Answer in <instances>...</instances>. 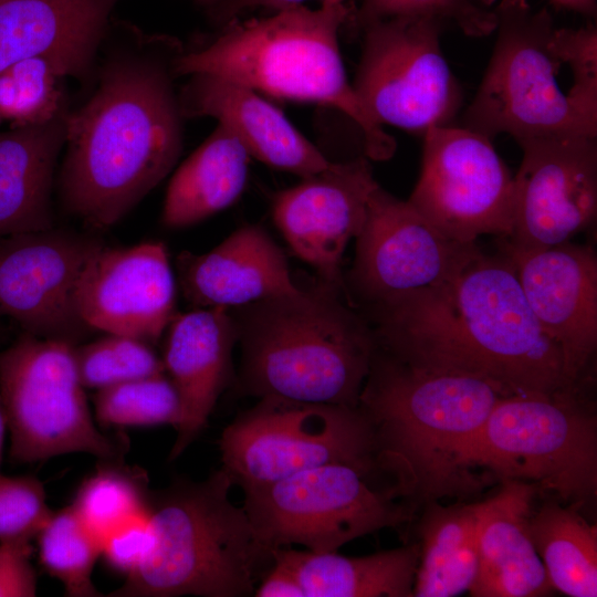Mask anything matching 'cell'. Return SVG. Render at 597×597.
<instances>
[{"mask_svg":"<svg viewBox=\"0 0 597 597\" xmlns=\"http://www.w3.org/2000/svg\"><path fill=\"white\" fill-rule=\"evenodd\" d=\"M184 118L210 116L240 140L250 157L306 178L332 163L284 116L247 86L192 74L178 93Z\"/></svg>","mask_w":597,"mask_h":597,"instance_id":"obj_21","label":"cell"},{"mask_svg":"<svg viewBox=\"0 0 597 597\" xmlns=\"http://www.w3.org/2000/svg\"><path fill=\"white\" fill-rule=\"evenodd\" d=\"M8 432V419L0 391V468L2 462L4 440Z\"/></svg>","mask_w":597,"mask_h":597,"instance_id":"obj_42","label":"cell"},{"mask_svg":"<svg viewBox=\"0 0 597 597\" xmlns=\"http://www.w3.org/2000/svg\"><path fill=\"white\" fill-rule=\"evenodd\" d=\"M175 41L137 38L107 56L92 96L66 118L59 188L65 210L95 230L122 220L182 149Z\"/></svg>","mask_w":597,"mask_h":597,"instance_id":"obj_2","label":"cell"},{"mask_svg":"<svg viewBox=\"0 0 597 597\" xmlns=\"http://www.w3.org/2000/svg\"><path fill=\"white\" fill-rule=\"evenodd\" d=\"M461 462L520 480L583 509L597 494V417L586 392L507 396L467 443Z\"/></svg>","mask_w":597,"mask_h":597,"instance_id":"obj_8","label":"cell"},{"mask_svg":"<svg viewBox=\"0 0 597 597\" xmlns=\"http://www.w3.org/2000/svg\"><path fill=\"white\" fill-rule=\"evenodd\" d=\"M373 474L329 463L243 490L244 509L258 543L269 553L289 545L334 552L386 527H398L416 512Z\"/></svg>","mask_w":597,"mask_h":597,"instance_id":"obj_10","label":"cell"},{"mask_svg":"<svg viewBox=\"0 0 597 597\" xmlns=\"http://www.w3.org/2000/svg\"><path fill=\"white\" fill-rule=\"evenodd\" d=\"M355 239L353 265L344 276L345 298L355 308L434 285L479 248L476 242L448 239L407 200L379 185L370 193Z\"/></svg>","mask_w":597,"mask_h":597,"instance_id":"obj_14","label":"cell"},{"mask_svg":"<svg viewBox=\"0 0 597 597\" xmlns=\"http://www.w3.org/2000/svg\"><path fill=\"white\" fill-rule=\"evenodd\" d=\"M67 114L0 132V240L54 227L51 193Z\"/></svg>","mask_w":597,"mask_h":597,"instance_id":"obj_25","label":"cell"},{"mask_svg":"<svg viewBox=\"0 0 597 597\" xmlns=\"http://www.w3.org/2000/svg\"><path fill=\"white\" fill-rule=\"evenodd\" d=\"M201 1H213V0H201Z\"/></svg>","mask_w":597,"mask_h":597,"instance_id":"obj_43","label":"cell"},{"mask_svg":"<svg viewBox=\"0 0 597 597\" xmlns=\"http://www.w3.org/2000/svg\"><path fill=\"white\" fill-rule=\"evenodd\" d=\"M356 310L377 346L410 365L475 377L504 397L587 390L568 378L502 252L479 247L443 281Z\"/></svg>","mask_w":597,"mask_h":597,"instance_id":"obj_1","label":"cell"},{"mask_svg":"<svg viewBox=\"0 0 597 597\" xmlns=\"http://www.w3.org/2000/svg\"><path fill=\"white\" fill-rule=\"evenodd\" d=\"M502 397L486 381L413 366L376 345L358 407L397 498L416 511L476 492L485 478L464 468L461 454Z\"/></svg>","mask_w":597,"mask_h":597,"instance_id":"obj_3","label":"cell"},{"mask_svg":"<svg viewBox=\"0 0 597 597\" xmlns=\"http://www.w3.org/2000/svg\"><path fill=\"white\" fill-rule=\"evenodd\" d=\"M219 449L221 469L242 491L329 463L379 471L374 431L358 406L263 397L223 429Z\"/></svg>","mask_w":597,"mask_h":597,"instance_id":"obj_9","label":"cell"},{"mask_svg":"<svg viewBox=\"0 0 597 597\" xmlns=\"http://www.w3.org/2000/svg\"><path fill=\"white\" fill-rule=\"evenodd\" d=\"M140 479L119 467H105L84 481L71 505L101 541L125 524L148 514Z\"/></svg>","mask_w":597,"mask_h":597,"instance_id":"obj_33","label":"cell"},{"mask_svg":"<svg viewBox=\"0 0 597 597\" xmlns=\"http://www.w3.org/2000/svg\"><path fill=\"white\" fill-rule=\"evenodd\" d=\"M40 561L71 597H97L92 574L102 555V542L80 520L72 506L51 516L36 535Z\"/></svg>","mask_w":597,"mask_h":597,"instance_id":"obj_31","label":"cell"},{"mask_svg":"<svg viewBox=\"0 0 597 597\" xmlns=\"http://www.w3.org/2000/svg\"><path fill=\"white\" fill-rule=\"evenodd\" d=\"M30 543L0 542V597H33L36 575Z\"/></svg>","mask_w":597,"mask_h":597,"instance_id":"obj_38","label":"cell"},{"mask_svg":"<svg viewBox=\"0 0 597 597\" xmlns=\"http://www.w3.org/2000/svg\"><path fill=\"white\" fill-rule=\"evenodd\" d=\"M495 495L475 503L480 568L473 597H538L552 588L530 534L538 488L502 480Z\"/></svg>","mask_w":597,"mask_h":597,"instance_id":"obj_23","label":"cell"},{"mask_svg":"<svg viewBox=\"0 0 597 597\" xmlns=\"http://www.w3.org/2000/svg\"><path fill=\"white\" fill-rule=\"evenodd\" d=\"M220 468L207 479L177 480L148 505L155 542L143 564L108 596L247 597L272 554L256 541Z\"/></svg>","mask_w":597,"mask_h":597,"instance_id":"obj_6","label":"cell"},{"mask_svg":"<svg viewBox=\"0 0 597 597\" xmlns=\"http://www.w3.org/2000/svg\"><path fill=\"white\" fill-rule=\"evenodd\" d=\"M395 17H425L451 22L465 35L485 36L495 31V0H363L357 22L363 29Z\"/></svg>","mask_w":597,"mask_h":597,"instance_id":"obj_35","label":"cell"},{"mask_svg":"<svg viewBox=\"0 0 597 597\" xmlns=\"http://www.w3.org/2000/svg\"><path fill=\"white\" fill-rule=\"evenodd\" d=\"M74 302L92 329L157 342L176 315V279L165 244H103L83 268Z\"/></svg>","mask_w":597,"mask_h":597,"instance_id":"obj_17","label":"cell"},{"mask_svg":"<svg viewBox=\"0 0 597 597\" xmlns=\"http://www.w3.org/2000/svg\"><path fill=\"white\" fill-rule=\"evenodd\" d=\"M155 542L148 514L114 531L102 542V556L126 576L147 558Z\"/></svg>","mask_w":597,"mask_h":597,"instance_id":"obj_37","label":"cell"},{"mask_svg":"<svg viewBox=\"0 0 597 597\" xmlns=\"http://www.w3.org/2000/svg\"><path fill=\"white\" fill-rule=\"evenodd\" d=\"M75 76L61 59L41 55L21 60L0 72V125L46 123L66 108L62 81Z\"/></svg>","mask_w":597,"mask_h":597,"instance_id":"obj_30","label":"cell"},{"mask_svg":"<svg viewBox=\"0 0 597 597\" xmlns=\"http://www.w3.org/2000/svg\"><path fill=\"white\" fill-rule=\"evenodd\" d=\"M347 15L345 0H326L317 9L301 4L233 22L208 45L178 54L174 70L176 75H212L273 97L337 108L362 130L365 156L387 160L396 142L360 102L341 56L338 31Z\"/></svg>","mask_w":597,"mask_h":597,"instance_id":"obj_5","label":"cell"},{"mask_svg":"<svg viewBox=\"0 0 597 597\" xmlns=\"http://www.w3.org/2000/svg\"><path fill=\"white\" fill-rule=\"evenodd\" d=\"M94 407L97 421L106 426L177 428L182 418L179 392L166 373L96 390Z\"/></svg>","mask_w":597,"mask_h":597,"instance_id":"obj_32","label":"cell"},{"mask_svg":"<svg viewBox=\"0 0 597 597\" xmlns=\"http://www.w3.org/2000/svg\"><path fill=\"white\" fill-rule=\"evenodd\" d=\"M419 552V543L358 557L281 547L272 557L294 574L305 597H410Z\"/></svg>","mask_w":597,"mask_h":597,"instance_id":"obj_26","label":"cell"},{"mask_svg":"<svg viewBox=\"0 0 597 597\" xmlns=\"http://www.w3.org/2000/svg\"><path fill=\"white\" fill-rule=\"evenodd\" d=\"M229 311L241 347V394L358 406L377 344L341 290L320 280Z\"/></svg>","mask_w":597,"mask_h":597,"instance_id":"obj_4","label":"cell"},{"mask_svg":"<svg viewBox=\"0 0 597 597\" xmlns=\"http://www.w3.org/2000/svg\"><path fill=\"white\" fill-rule=\"evenodd\" d=\"M556 8L567 9L585 15H595L597 0H549Z\"/></svg>","mask_w":597,"mask_h":597,"instance_id":"obj_41","label":"cell"},{"mask_svg":"<svg viewBox=\"0 0 597 597\" xmlns=\"http://www.w3.org/2000/svg\"><path fill=\"white\" fill-rule=\"evenodd\" d=\"M407 201L450 240L507 238L514 176L492 140L465 127L437 126L423 134L420 176Z\"/></svg>","mask_w":597,"mask_h":597,"instance_id":"obj_13","label":"cell"},{"mask_svg":"<svg viewBox=\"0 0 597 597\" xmlns=\"http://www.w3.org/2000/svg\"><path fill=\"white\" fill-rule=\"evenodd\" d=\"M163 363L179 392L182 418L170 460L179 457L206 427L218 398L233 380L237 328L227 307H201L174 316Z\"/></svg>","mask_w":597,"mask_h":597,"instance_id":"obj_20","label":"cell"},{"mask_svg":"<svg viewBox=\"0 0 597 597\" xmlns=\"http://www.w3.org/2000/svg\"><path fill=\"white\" fill-rule=\"evenodd\" d=\"M514 266L543 332L558 346L568 378L587 388L597 350V255L572 241L534 251L500 249Z\"/></svg>","mask_w":597,"mask_h":597,"instance_id":"obj_18","label":"cell"},{"mask_svg":"<svg viewBox=\"0 0 597 597\" xmlns=\"http://www.w3.org/2000/svg\"><path fill=\"white\" fill-rule=\"evenodd\" d=\"M73 354L85 389L100 390L165 373L163 359L149 343L125 335L108 334L87 344L73 345Z\"/></svg>","mask_w":597,"mask_h":597,"instance_id":"obj_34","label":"cell"},{"mask_svg":"<svg viewBox=\"0 0 597 597\" xmlns=\"http://www.w3.org/2000/svg\"><path fill=\"white\" fill-rule=\"evenodd\" d=\"M0 391L14 461L72 452L119 459L122 449L93 420L73 345L23 333L0 352Z\"/></svg>","mask_w":597,"mask_h":597,"instance_id":"obj_11","label":"cell"},{"mask_svg":"<svg viewBox=\"0 0 597 597\" xmlns=\"http://www.w3.org/2000/svg\"><path fill=\"white\" fill-rule=\"evenodd\" d=\"M418 534L412 596L450 597L469 591L480 568L475 503L425 504Z\"/></svg>","mask_w":597,"mask_h":597,"instance_id":"obj_28","label":"cell"},{"mask_svg":"<svg viewBox=\"0 0 597 597\" xmlns=\"http://www.w3.org/2000/svg\"><path fill=\"white\" fill-rule=\"evenodd\" d=\"M304 1L306 0H227L224 15L234 17L241 10L256 7L282 10L295 6H301ZM323 1L326 0H321V2Z\"/></svg>","mask_w":597,"mask_h":597,"instance_id":"obj_40","label":"cell"},{"mask_svg":"<svg viewBox=\"0 0 597 597\" xmlns=\"http://www.w3.org/2000/svg\"><path fill=\"white\" fill-rule=\"evenodd\" d=\"M104 243L55 229L0 240V316L36 337L81 343L90 328L77 314L74 293L90 258Z\"/></svg>","mask_w":597,"mask_h":597,"instance_id":"obj_16","label":"cell"},{"mask_svg":"<svg viewBox=\"0 0 597 597\" xmlns=\"http://www.w3.org/2000/svg\"><path fill=\"white\" fill-rule=\"evenodd\" d=\"M567 30L556 28L545 8L527 0L496 4V41L463 126L492 140L563 135L597 137L588 117L564 87Z\"/></svg>","mask_w":597,"mask_h":597,"instance_id":"obj_7","label":"cell"},{"mask_svg":"<svg viewBox=\"0 0 597 597\" xmlns=\"http://www.w3.org/2000/svg\"><path fill=\"white\" fill-rule=\"evenodd\" d=\"M442 22L395 17L364 28L353 87L381 126L425 134L450 125L461 103V87L441 46Z\"/></svg>","mask_w":597,"mask_h":597,"instance_id":"obj_12","label":"cell"},{"mask_svg":"<svg viewBox=\"0 0 597 597\" xmlns=\"http://www.w3.org/2000/svg\"><path fill=\"white\" fill-rule=\"evenodd\" d=\"M530 534L554 590L597 596V533L572 505L545 502L532 513Z\"/></svg>","mask_w":597,"mask_h":597,"instance_id":"obj_29","label":"cell"},{"mask_svg":"<svg viewBox=\"0 0 597 597\" xmlns=\"http://www.w3.org/2000/svg\"><path fill=\"white\" fill-rule=\"evenodd\" d=\"M249 158L232 132L218 124L171 177L163 224L169 229L185 228L230 207L245 187Z\"/></svg>","mask_w":597,"mask_h":597,"instance_id":"obj_27","label":"cell"},{"mask_svg":"<svg viewBox=\"0 0 597 597\" xmlns=\"http://www.w3.org/2000/svg\"><path fill=\"white\" fill-rule=\"evenodd\" d=\"M512 232L499 248L534 251L591 229L597 217L596 137L563 135L517 140Z\"/></svg>","mask_w":597,"mask_h":597,"instance_id":"obj_15","label":"cell"},{"mask_svg":"<svg viewBox=\"0 0 597 597\" xmlns=\"http://www.w3.org/2000/svg\"><path fill=\"white\" fill-rule=\"evenodd\" d=\"M177 280L197 308L235 307L297 292L282 249L258 224H245L209 252H180Z\"/></svg>","mask_w":597,"mask_h":597,"instance_id":"obj_22","label":"cell"},{"mask_svg":"<svg viewBox=\"0 0 597 597\" xmlns=\"http://www.w3.org/2000/svg\"><path fill=\"white\" fill-rule=\"evenodd\" d=\"M255 597H305L294 574L283 564L273 559L270 568L258 583Z\"/></svg>","mask_w":597,"mask_h":597,"instance_id":"obj_39","label":"cell"},{"mask_svg":"<svg viewBox=\"0 0 597 597\" xmlns=\"http://www.w3.org/2000/svg\"><path fill=\"white\" fill-rule=\"evenodd\" d=\"M51 514L39 480L0 472V542L30 543Z\"/></svg>","mask_w":597,"mask_h":597,"instance_id":"obj_36","label":"cell"},{"mask_svg":"<svg viewBox=\"0 0 597 597\" xmlns=\"http://www.w3.org/2000/svg\"><path fill=\"white\" fill-rule=\"evenodd\" d=\"M119 0H0V72L29 57L66 62L75 77L93 66Z\"/></svg>","mask_w":597,"mask_h":597,"instance_id":"obj_24","label":"cell"},{"mask_svg":"<svg viewBox=\"0 0 597 597\" xmlns=\"http://www.w3.org/2000/svg\"><path fill=\"white\" fill-rule=\"evenodd\" d=\"M378 186L365 155L329 166L275 195L274 223L292 251L312 265L320 280L342 291V259L359 233L367 203Z\"/></svg>","mask_w":597,"mask_h":597,"instance_id":"obj_19","label":"cell"}]
</instances>
